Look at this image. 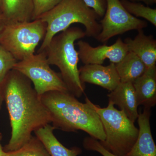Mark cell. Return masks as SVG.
<instances>
[{"mask_svg": "<svg viewBox=\"0 0 156 156\" xmlns=\"http://www.w3.org/2000/svg\"><path fill=\"white\" fill-rule=\"evenodd\" d=\"M10 118L11 137L3 150L18 149L30 140L32 133L51 123L50 114L30 80L18 71L11 70L0 84Z\"/></svg>", "mask_w": 156, "mask_h": 156, "instance_id": "1", "label": "cell"}, {"mask_svg": "<svg viewBox=\"0 0 156 156\" xmlns=\"http://www.w3.org/2000/svg\"><path fill=\"white\" fill-rule=\"evenodd\" d=\"M55 129L65 132L82 130L102 142L105 134L100 117L87 101L80 102L69 92L52 91L41 95Z\"/></svg>", "mask_w": 156, "mask_h": 156, "instance_id": "2", "label": "cell"}, {"mask_svg": "<svg viewBox=\"0 0 156 156\" xmlns=\"http://www.w3.org/2000/svg\"><path fill=\"white\" fill-rule=\"evenodd\" d=\"M86 36L85 31L79 27H69L53 37L45 50L48 63L58 67L69 92L76 98L84 94L86 85L80 80V58L75 42Z\"/></svg>", "mask_w": 156, "mask_h": 156, "instance_id": "3", "label": "cell"}, {"mask_svg": "<svg viewBox=\"0 0 156 156\" xmlns=\"http://www.w3.org/2000/svg\"><path fill=\"white\" fill-rule=\"evenodd\" d=\"M98 16L83 0H61L53 9L41 15L47 24V31L38 53L45 51L52 38L75 23L83 24L87 36L96 37L101 30Z\"/></svg>", "mask_w": 156, "mask_h": 156, "instance_id": "4", "label": "cell"}, {"mask_svg": "<svg viewBox=\"0 0 156 156\" xmlns=\"http://www.w3.org/2000/svg\"><path fill=\"white\" fill-rule=\"evenodd\" d=\"M87 101L100 117L105 134V139L100 142L107 150L118 156H126L136 142L139 129L125 113L115 107L111 102L105 108Z\"/></svg>", "mask_w": 156, "mask_h": 156, "instance_id": "5", "label": "cell"}, {"mask_svg": "<svg viewBox=\"0 0 156 156\" xmlns=\"http://www.w3.org/2000/svg\"><path fill=\"white\" fill-rule=\"evenodd\" d=\"M46 31L47 24L40 19L7 23L0 32V45L21 61L34 54Z\"/></svg>", "mask_w": 156, "mask_h": 156, "instance_id": "6", "label": "cell"}, {"mask_svg": "<svg viewBox=\"0 0 156 156\" xmlns=\"http://www.w3.org/2000/svg\"><path fill=\"white\" fill-rule=\"evenodd\" d=\"M13 69L29 79L40 96L50 91L69 92L60 74L50 68L45 51L17 61Z\"/></svg>", "mask_w": 156, "mask_h": 156, "instance_id": "7", "label": "cell"}, {"mask_svg": "<svg viewBox=\"0 0 156 156\" xmlns=\"http://www.w3.org/2000/svg\"><path fill=\"white\" fill-rule=\"evenodd\" d=\"M100 21L101 30L95 37L98 42L105 43L112 37L129 31L147 27V22L134 17L124 8L120 0H107V8Z\"/></svg>", "mask_w": 156, "mask_h": 156, "instance_id": "8", "label": "cell"}, {"mask_svg": "<svg viewBox=\"0 0 156 156\" xmlns=\"http://www.w3.org/2000/svg\"><path fill=\"white\" fill-rule=\"evenodd\" d=\"M79 56L85 65H102L108 59L111 63L117 64L122 60L128 52V47L122 39H118L113 44L93 47L88 42L78 41L76 43Z\"/></svg>", "mask_w": 156, "mask_h": 156, "instance_id": "9", "label": "cell"}, {"mask_svg": "<svg viewBox=\"0 0 156 156\" xmlns=\"http://www.w3.org/2000/svg\"><path fill=\"white\" fill-rule=\"evenodd\" d=\"M80 80L85 83L98 85L110 92L114 90L120 83L115 65L111 63L104 66L99 64H87L79 69Z\"/></svg>", "mask_w": 156, "mask_h": 156, "instance_id": "10", "label": "cell"}, {"mask_svg": "<svg viewBox=\"0 0 156 156\" xmlns=\"http://www.w3.org/2000/svg\"><path fill=\"white\" fill-rule=\"evenodd\" d=\"M151 108H144L139 113V132L136 142L126 156H156V146L151 131Z\"/></svg>", "mask_w": 156, "mask_h": 156, "instance_id": "11", "label": "cell"}, {"mask_svg": "<svg viewBox=\"0 0 156 156\" xmlns=\"http://www.w3.org/2000/svg\"><path fill=\"white\" fill-rule=\"evenodd\" d=\"M107 96L108 102L119 107L131 122H135L139 113L136 92L132 83L120 82Z\"/></svg>", "mask_w": 156, "mask_h": 156, "instance_id": "12", "label": "cell"}, {"mask_svg": "<svg viewBox=\"0 0 156 156\" xmlns=\"http://www.w3.org/2000/svg\"><path fill=\"white\" fill-rule=\"evenodd\" d=\"M137 31L134 39L126 38L124 42L128 51L135 53L148 68L156 65V41L151 35H146L143 30Z\"/></svg>", "mask_w": 156, "mask_h": 156, "instance_id": "13", "label": "cell"}, {"mask_svg": "<svg viewBox=\"0 0 156 156\" xmlns=\"http://www.w3.org/2000/svg\"><path fill=\"white\" fill-rule=\"evenodd\" d=\"M138 106L151 108L156 104V66H154L133 82Z\"/></svg>", "mask_w": 156, "mask_h": 156, "instance_id": "14", "label": "cell"}, {"mask_svg": "<svg viewBox=\"0 0 156 156\" xmlns=\"http://www.w3.org/2000/svg\"><path fill=\"white\" fill-rule=\"evenodd\" d=\"M54 129L53 126L48 124L34 131L50 156H77L82 153L80 147L75 146L69 149L62 145L54 135Z\"/></svg>", "mask_w": 156, "mask_h": 156, "instance_id": "15", "label": "cell"}, {"mask_svg": "<svg viewBox=\"0 0 156 156\" xmlns=\"http://www.w3.org/2000/svg\"><path fill=\"white\" fill-rule=\"evenodd\" d=\"M2 1L1 9L7 23L32 20L34 12L33 0Z\"/></svg>", "mask_w": 156, "mask_h": 156, "instance_id": "16", "label": "cell"}, {"mask_svg": "<svg viewBox=\"0 0 156 156\" xmlns=\"http://www.w3.org/2000/svg\"><path fill=\"white\" fill-rule=\"evenodd\" d=\"M120 82L133 83L145 72L146 66L135 53L130 51L122 61L115 64Z\"/></svg>", "mask_w": 156, "mask_h": 156, "instance_id": "17", "label": "cell"}, {"mask_svg": "<svg viewBox=\"0 0 156 156\" xmlns=\"http://www.w3.org/2000/svg\"><path fill=\"white\" fill-rule=\"evenodd\" d=\"M2 156H50L41 141L32 136L25 145L16 150L5 152Z\"/></svg>", "mask_w": 156, "mask_h": 156, "instance_id": "18", "label": "cell"}, {"mask_svg": "<svg viewBox=\"0 0 156 156\" xmlns=\"http://www.w3.org/2000/svg\"><path fill=\"white\" fill-rule=\"evenodd\" d=\"M123 7L128 12L134 17H140L149 21L156 27V9L145 6L141 3L129 0H121Z\"/></svg>", "mask_w": 156, "mask_h": 156, "instance_id": "19", "label": "cell"}, {"mask_svg": "<svg viewBox=\"0 0 156 156\" xmlns=\"http://www.w3.org/2000/svg\"><path fill=\"white\" fill-rule=\"evenodd\" d=\"M17 62L8 50L0 45V84Z\"/></svg>", "mask_w": 156, "mask_h": 156, "instance_id": "20", "label": "cell"}, {"mask_svg": "<svg viewBox=\"0 0 156 156\" xmlns=\"http://www.w3.org/2000/svg\"><path fill=\"white\" fill-rule=\"evenodd\" d=\"M61 0H33L34 12L32 20L37 19L52 9Z\"/></svg>", "mask_w": 156, "mask_h": 156, "instance_id": "21", "label": "cell"}, {"mask_svg": "<svg viewBox=\"0 0 156 156\" xmlns=\"http://www.w3.org/2000/svg\"><path fill=\"white\" fill-rule=\"evenodd\" d=\"M83 145L87 150L97 152L103 156H118L107 150L99 140L91 136L86 137L84 139Z\"/></svg>", "mask_w": 156, "mask_h": 156, "instance_id": "22", "label": "cell"}, {"mask_svg": "<svg viewBox=\"0 0 156 156\" xmlns=\"http://www.w3.org/2000/svg\"><path fill=\"white\" fill-rule=\"evenodd\" d=\"M87 7L92 9L99 17H103L107 8V0H83Z\"/></svg>", "mask_w": 156, "mask_h": 156, "instance_id": "23", "label": "cell"}, {"mask_svg": "<svg viewBox=\"0 0 156 156\" xmlns=\"http://www.w3.org/2000/svg\"><path fill=\"white\" fill-rule=\"evenodd\" d=\"M7 22L3 14L2 9H0V32L2 30L6 25Z\"/></svg>", "mask_w": 156, "mask_h": 156, "instance_id": "24", "label": "cell"}, {"mask_svg": "<svg viewBox=\"0 0 156 156\" xmlns=\"http://www.w3.org/2000/svg\"><path fill=\"white\" fill-rule=\"evenodd\" d=\"M132 2H141L145 3L147 5H152L156 3V0H129Z\"/></svg>", "mask_w": 156, "mask_h": 156, "instance_id": "25", "label": "cell"}, {"mask_svg": "<svg viewBox=\"0 0 156 156\" xmlns=\"http://www.w3.org/2000/svg\"><path fill=\"white\" fill-rule=\"evenodd\" d=\"M2 138V133H0V156H2L3 154L5 153V151L3 150V147H2V144H1Z\"/></svg>", "mask_w": 156, "mask_h": 156, "instance_id": "26", "label": "cell"}, {"mask_svg": "<svg viewBox=\"0 0 156 156\" xmlns=\"http://www.w3.org/2000/svg\"><path fill=\"white\" fill-rule=\"evenodd\" d=\"M4 101V98H3L2 93V91H1V89H0V110H1V108H2V105Z\"/></svg>", "mask_w": 156, "mask_h": 156, "instance_id": "27", "label": "cell"}, {"mask_svg": "<svg viewBox=\"0 0 156 156\" xmlns=\"http://www.w3.org/2000/svg\"><path fill=\"white\" fill-rule=\"evenodd\" d=\"M2 0H0V9H1L2 8Z\"/></svg>", "mask_w": 156, "mask_h": 156, "instance_id": "28", "label": "cell"}]
</instances>
